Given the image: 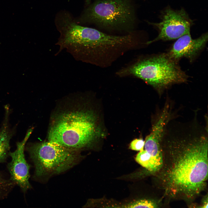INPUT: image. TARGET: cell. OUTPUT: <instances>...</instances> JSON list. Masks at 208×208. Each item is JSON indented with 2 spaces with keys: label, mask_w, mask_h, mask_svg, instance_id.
Segmentation results:
<instances>
[{
  "label": "cell",
  "mask_w": 208,
  "mask_h": 208,
  "mask_svg": "<svg viewBox=\"0 0 208 208\" xmlns=\"http://www.w3.org/2000/svg\"><path fill=\"white\" fill-rule=\"evenodd\" d=\"M177 39L167 53L168 56L177 62L183 57L192 61L205 46L208 34L205 33L193 39L189 33Z\"/></svg>",
  "instance_id": "9c48e42d"
},
{
  "label": "cell",
  "mask_w": 208,
  "mask_h": 208,
  "mask_svg": "<svg viewBox=\"0 0 208 208\" xmlns=\"http://www.w3.org/2000/svg\"><path fill=\"white\" fill-rule=\"evenodd\" d=\"M26 149L34 165V176L41 180L69 170L78 164L82 158L80 151L68 148L49 140L30 144Z\"/></svg>",
  "instance_id": "5b68a950"
},
{
  "label": "cell",
  "mask_w": 208,
  "mask_h": 208,
  "mask_svg": "<svg viewBox=\"0 0 208 208\" xmlns=\"http://www.w3.org/2000/svg\"><path fill=\"white\" fill-rule=\"evenodd\" d=\"M208 196L207 195L205 197L203 201L201 206L200 208H208Z\"/></svg>",
  "instance_id": "9a60e30c"
},
{
  "label": "cell",
  "mask_w": 208,
  "mask_h": 208,
  "mask_svg": "<svg viewBox=\"0 0 208 208\" xmlns=\"http://www.w3.org/2000/svg\"><path fill=\"white\" fill-rule=\"evenodd\" d=\"M33 130V128L29 129L23 140L17 143L16 149L9 153L12 159L8 166L10 174V180L18 186L24 192L31 188L29 182L30 165L25 160L24 151L25 144Z\"/></svg>",
  "instance_id": "ba28073f"
},
{
  "label": "cell",
  "mask_w": 208,
  "mask_h": 208,
  "mask_svg": "<svg viewBox=\"0 0 208 208\" xmlns=\"http://www.w3.org/2000/svg\"><path fill=\"white\" fill-rule=\"evenodd\" d=\"M11 137L7 125L4 124L0 130V163L5 162L9 155Z\"/></svg>",
  "instance_id": "30bf717a"
},
{
  "label": "cell",
  "mask_w": 208,
  "mask_h": 208,
  "mask_svg": "<svg viewBox=\"0 0 208 208\" xmlns=\"http://www.w3.org/2000/svg\"><path fill=\"white\" fill-rule=\"evenodd\" d=\"M192 23V20L184 9L175 10L168 8L164 11L161 22L152 23L157 28L159 33L155 39L147 42L146 44L160 40L177 39L190 33Z\"/></svg>",
  "instance_id": "52a82bcc"
},
{
  "label": "cell",
  "mask_w": 208,
  "mask_h": 208,
  "mask_svg": "<svg viewBox=\"0 0 208 208\" xmlns=\"http://www.w3.org/2000/svg\"><path fill=\"white\" fill-rule=\"evenodd\" d=\"M86 94L77 92L67 97L53 114L48 140L68 148L80 151L94 140L95 117L84 100Z\"/></svg>",
  "instance_id": "7a4b0ae2"
},
{
  "label": "cell",
  "mask_w": 208,
  "mask_h": 208,
  "mask_svg": "<svg viewBox=\"0 0 208 208\" xmlns=\"http://www.w3.org/2000/svg\"><path fill=\"white\" fill-rule=\"evenodd\" d=\"M134 20L129 0H99L85 10L79 21L107 29L128 30Z\"/></svg>",
  "instance_id": "8992f818"
},
{
  "label": "cell",
  "mask_w": 208,
  "mask_h": 208,
  "mask_svg": "<svg viewBox=\"0 0 208 208\" xmlns=\"http://www.w3.org/2000/svg\"><path fill=\"white\" fill-rule=\"evenodd\" d=\"M144 145L145 141L143 139H136L131 142L129 148L133 150L141 151L144 150Z\"/></svg>",
  "instance_id": "5bb4252c"
},
{
  "label": "cell",
  "mask_w": 208,
  "mask_h": 208,
  "mask_svg": "<svg viewBox=\"0 0 208 208\" xmlns=\"http://www.w3.org/2000/svg\"><path fill=\"white\" fill-rule=\"evenodd\" d=\"M15 184L3 178L0 174V200L7 196Z\"/></svg>",
  "instance_id": "7c38bea8"
},
{
  "label": "cell",
  "mask_w": 208,
  "mask_h": 208,
  "mask_svg": "<svg viewBox=\"0 0 208 208\" xmlns=\"http://www.w3.org/2000/svg\"><path fill=\"white\" fill-rule=\"evenodd\" d=\"M136 162L148 171L156 173L159 171L154 161L145 150L140 151L135 158Z\"/></svg>",
  "instance_id": "8fae6325"
},
{
  "label": "cell",
  "mask_w": 208,
  "mask_h": 208,
  "mask_svg": "<svg viewBox=\"0 0 208 208\" xmlns=\"http://www.w3.org/2000/svg\"><path fill=\"white\" fill-rule=\"evenodd\" d=\"M55 24L60 33L56 55L65 50L77 61L98 66L110 51L109 35L79 25L68 13L60 16Z\"/></svg>",
  "instance_id": "3957f363"
},
{
  "label": "cell",
  "mask_w": 208,
  "mask_h": 208,
  "mask_svg": "<svg viewBox=\"0 0 208 208\" xmlns=\"http://www.w3.org/2000/svg\"><path fill=\"white\" fill-rule=\"evenodd\" d=\"M157 204L150 199H143L133 202L126 205L127 208H157Z\"/></svg>",
  "instance_id": "4fadbf2b"
},
{
  "label": "cell",
  "mask_w": 208,
  "mask_h": 208,
  "mask_svg": "<svg viewBox=\"0 0 208 208\" xmlns=\"http://www.w3.org/2000/svg\"><path fill=\"white\" fill-rule=\"evenodd\" d=\"M116 74L120 77H138L159 91L174 84L185 82L187 79L177 62L164 53L138 60L120 69Z\"/></svg>",
  "instance_id": "277c9868"
},
{
  "label": "cell",
  "mask_w": 208,
  "mask_h": 208,
  "mask_svg": "<svg viewBox=\"0 0 208 208\" xmlns=\"http://www.w3.org/2000/svg\"><path fill=\"white\" fill-rule=\"evenodd\" d=\"M208 146L203 134L162 141L163 164L156 173L166 195L191 202L205 189Z\"/></svg>",
  "instance_id": "6da1fadb"
}]
</instances>
